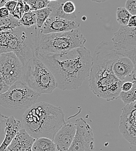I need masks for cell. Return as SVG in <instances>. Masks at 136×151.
Segmentation results:
<instances>
[{"label":"cell","mask_w":136,"mask_h":151,"mask_svg":"<svg viewBox=\"0 0 136 151\" xmlns=\"http://www.w3.org/2000/svg\"><path fill=\"white\" fill-rule=\"evenodd\" d=\"M34 141L22 127L5 151H32Z\"/></svg>","instance_id":"15"},{"label":"cell","mask_w":136,"mask_h":151,"mask_svg":"<svg viewBox=\"0 0 136 151\" xmlns=\"http://www.w3.org/2000/svg\"><path fill=\"white\" fill-rule=\"evenodd\" d=\"M21 128V123L15 117L11 116L7 117L5 122V136L0 145V151H5Z\"/></svg>","instance_id":"16"},{"label":"cell","mask_w":136,"mask_h":151,"mask_svg":"<svg viewBox=\"0 0 136 151\" xmlns=\"http://www.w3.org/2000/svg\"><path fill=\"white\" fill-rule=\"evenodd\" d=\"M61 10L63 12L70 20H74L77 18L75 13L76 6L74 3L70 0H64L61 4Z\"/></svg>","instance_id":"18"},{"label":"cell","mask_w":136,"mask_h":151,"mask_svg":"<svg viewBox=\"0 0 136 151\" xmlns=\"http://www.w3.org/2000/svg\"><path fill=\"white\" fill-rule=\"evenodd\" d=\"M7 116L0 113V145L2 142L5 136V127Z\"/></svg>","instance_id":"26"},{"label":"cell","mask_w":136,"mask_h":151,"mask_svg":"<svg viewBox=\"0 0 136 151\" xmlns=\"http://www.w3.org/2000/svg\"><path fill=\"white\" fill-rule=\"evenodd\" d=\"M32 151H57V150L53 140L47 138H39L35 139L32 146Z\"/></svg>","instance_id":"17"},{"label":"cell","mask_w":136,"mask_h":151,"mask_svg":"<svg viewBox=\"0 0 136 151\" xmlns=\"http://www.w3.org/2000/svg\"><path fill=\"white\" fill-rule=\"evenodd\" d=\"M9 87L5 83L0 73V95L5 93L9 89Z\"/></svg>","instance_id":"29"},{"label":"cell","mask_w":136,"mask_h":151,"mask_svg":"<svg viewBox=\"0 0 136 151\" xmlns=\"http://www.w3.org/2000/svg\"><path fill=\"white\" fill-rule=\"evenodd\" d=\"M17 4H18V1L12 0L6 2L4 5V7H5L8 10L11 15L15 11L16 6L17 5Z\"/></svg>","instance_id":"27"},{"label":"cell","mask_w":136,"mask_h":151,"mask_svg":"<svg viewBox=\"0 0 136 151\" xmlns=\"http://www.w3.org/2000/svg\"><path fill=\"white\" fill-rule=\"evenodd\" d=\"M119 99H120L125 105H128L136 101V81L134 83L132 88L127 92L120 91L118 96Z\"/></svg>","instance_id":"19"},{"label":"cell","mask_w":136,"mask_h":151,"mask_svg":"<svg viewBox=\"0 0 136 151\" xmlns=\"http://www.w3.org/2000/svg\"><path fill=\"white\" fill-rule=\"evenodd\" d=\"M10 13L8 10L4 6L0 8V18L5 19L9 17Z\"/></svg>","instance_id":"30"},{"label":"cell","mask_w":136,"mask_h":151,"mask_svg":"<svg viewBox=\"0 0 136 151\" xmlns=\"http://www.w3.org/2000/svg\"><path fill=\"white\" fill-rule=\"evenodd\" d=\"M119 131L131 145L136 144V102L125 105L120 116Z\"/></svg>","instance_id":"11"},{"label":"cell","mask_w":136,"mask_h":151,"mask_svg":"<svg viewBox=\"0 0 136 151\" xmlns=\"http://www.w3.org/2000/svg\"><path fill=\"white\" fill-rule=\"evenodd\" d=\"M23 4H24V13H26V12H28L30 11H31V8L30 6V5L27 4L26 2L23 1Z\"/></svg>","instance_id":"32"},{"label":"cell","mask_w":136,"mask_h":151,"mask_svg":"<svg viewBox=\"0 0 136 151\" xmlns=\"http://www.w3.org/2000/svg\"><path fill=\"white\" fill-rule=\"evenodd\" d=\"M76 132L75 124L66 122L55 134L53 139L57 151H67L70 147Z\"/></svg>","instance_id":"13"},{"label":"cell","mask_w":136,"mask_h":151,"mask_svg":"<svg viewBox=\"0 0 136 151\" xmlns=\"http://www.w3.org/2000/svg\"><path fill=\"white\" fill-rule=\"evenodd\" d=\"M125 7L131 15H136V0H127Z\"/></svg>","instance_id":"25"},{"label":"cell","mask_w":136,"mask_h":151,"mask_svg":"<svg viewBox=\"0 0 136 151\" xmlns=\"http://www.w3.org/2000/svg\"><path fill=\"white\" fill-rule=\"evenodd\" d=\"M19 22L21 26L25 27H31L36 25V15L34 11L24 13Z\"/></svg>","instance_id":"21"},{"label":"cell","mask_w":136,"mask_h":151,"mask_svg":"<svg viewBox=\"0 0 136 151\" xmlns=\"http://www.w3.org/2000/svg\"><path fill=\"white\" fill-rule=\"evenodd\" d=\"M23 66L13 52L0 55V73L5 83L11 86L21 78Z\"/></svg>","instance_id":"9"},{"label":"cell","mask_w":136,"mask_h":151,"mask_svg":"<svg viewBox=\"0 0 136 151\" xmlns=\"http://www.w3.org/2000/svg\"><path fill=\"white\" fill-rule=\"evenodd\" d=\"M112 70L117 78L124 82L126 77L136 72V65L129 58L118 55L113 63Z\"/></svg>","instance_id":"14"},{"label":"cell","mask_w":136,"mask_h":151,"mask_svg":"<svg viewBox=\"0 0 136 151\" xmlns=\"http://www.w3.org/2000/svg\"><path fill=\"white\" fill-rule=\"evenodd\" d=\"M10 1H12V0H0V8L4 6L5 4ZM15 1H18V0H15Z\"/></svg>","instance_id":"33"},{"label":"cell","mask_w":136,"mask_h":151,"mask_svg":"<svg viewBox=\"0 0 136 151\" xmlns=\"http://www.w3.org/2000/svg\"><path fill=\"white\" fill-rule=\"evenodd\" d=\"M23 1L30 5L31 11H36L46 8L49 3V2L46 0H23Z\"/></svg>","instance_id":"23"},{"label":"cell","mask_w":136,"mask_h":151,"mask_svg":"<svg viewBox=\"0 0 136 151\" xmlns=\"http://www.w3.org/2000/svg\"><path fill=\"white\" fill-rule=\"evenodd\" d=\"M76 132L67 151H93L95 148L93 132L90 125L82 117L75 120Z\"/></svg>","instance_id":"10"},{"label":"cell","mask_w":136,"mask_h":151,"mask_svg":"<svg viewBox=\"0 0 136 151\" xmlns=\"http://www.w3.org/2000/svg\"><path fill=\"white\" fill-rule=\"evenodd\" d=\"M127 26L129 27H136V15H132L129 20Z\"/></svg>","instance_id":"31"},{"label":"cell","mask_w":136,"mask_h":151,"mask_svg":"<svg viewBox=\"0 0 136 151\" xmlns=\"http://www.w3.org/2000/svg\"><path fill=\"white\" fill-rule=\"evenodd\" d=\"M49 2H52V1H59V0H46Z\"/></svg>","instance_id":"35"},{"label":"cell","mask_w":136,"mask_h":151,"mask_svg":"<svg viewBox=\"0 0 136 151\" xmlns=\"http://www.w3.org/2000/svg\"><path fill=\"white\" fill-rule=\"evenodd\" d=\"M39 96L20 79L0 95V105L8 109H27L36 103Z\"/></svg>","instance_id":"7"},{"label":"cell","mask_w":136,"mask_h":151,"mask_svg":"<svg viewBox=\"0 0 136 151\" xmlns=\"http://www.w3.org/2000/svg\"><path fill=\"white\" fill-rule=\"evenodd\" d=\"M37 57L52 72L56 88L63 91L78 89L89 77L93 57L85 47L57 54H39Z\"/></svg>","instance_id":"1"},{"label":"cell","mask_w":136,"mask_h":151,"mask_svg":"<svg viewBox=\"0 0 136 151\" xmlns=\"http://www.w3.org/2000/svg\"><path fill=\"white\" fill-rule=\"evenodd\" d=\"M136 81H126L123 82L121 86V91L122 92H127L130 91L134 84V83Z\"/></svg>","instance_id":"28"},{"label":"cell","mask_w":136,"mask_h":151,"mask_svg":"<svg viewBox=\"0 0 136 151\" xmlns=\"http://www.w3.org/2000/svg\"><path fill=\"white\" fill-rule=\"evenodd\" d=\"M39 32L36 25L0 32V55L13 52L24 66L36 55Z\"/></svg>","instance_id":"4"},{"label":"cell","mask_w":136,"mask_h":151,"mask_svg":"<svg viewBox=\"0 0 136 151\" xmlns=\"http://www.w3.org/2000/svg\"><path fill=\"white\" fill-rule=\"evenodd\" d=\"M86 38L77 29L69 32L42 34L39 32L37 52L39 54H57L85 47Z\"/></svg>","instance_id":"5"},{"label":"cell","mask_w":136,"mask_h":151,"mask_svg":"<svg viewBox=\"0 0 136 151\" xmlns=\"http://www.w3.org/2000/svg\"><path fill=\"white\" fill-rule=\"evenodd\" d=\"M80 23L75 20L60 18H49L40 29L42 34H49L69 32L77 29Z\"/></svg>","instance_id":"12"},{"label":"cell","mask_w":136,"mask_h":151,"mask_svg":"<svg viewBox=\"0 0 136 151\" xmlns=\"http://www.w3.org/2000/svg\"><path fill=\"white\" fill-rule=\"evenodd\" d=\"M136 28L120 26L111 42L118 55L129 58L136 65Z\"/></svg>","instance_id":"8"},{"label":"cell","mask_w":136,"mask_h":151,"mask_svg":"<svg viewBox=\"0 0 136 151\" xmlns=\"http://www.w3.org/2000/svg\"><path fill=\"white\" fill-rule=\"evenodd\" d=\"M20 79L39 95L51 94L56 88L54 76L36 54L23 66Z\"/></svg>","instance_id":"6"},{"label":"cell","mask_w":136,"mask_h":151,"mask_svg":"<svg viewBox=\"0 0 136 151\" xmlns=\"http://www.w3.org/2000/svg\"><path fill=\"white\" fill-rule=\"evenodd\" d=\"M65 123V114L60 107L40 102L26 109L22 116L21 125L35 139L47 138L53 140Z\"/></svg>","instance_id":"3"},{"label":"cell","mask_w":136,"mask_h":151,"mask_svg":"<svg viewBox=\"0 0 136 151\" xmlns=\"http://www.w3.org/2000/svg\"><path fill=\"white\" fill-rule=\"evenodd\" d=\"M24 14V4L23 0H18V4L15 11L11 14V15L15 19L19 20Z\"/></svg>","instance_id":"24"},{"label":"cell","mask_w":136,"mask_h":151,"mask_svg":"<svg viewBox=\"0 0 136 151\" xmlns=\"http://www.w3.org/2000/svg\"><path fill=\"white\" fill-rule=\"evenodd\" d=\"M92 1L97 2V3H102V2H104L105 1H107V0H90Z\"/></svg>","instance_id":"34"},{"label":"cell","mask_w":136,"mask_h":151,"mask_svg":"<svg viewBox=\"0 0 136 151\" xmlns=\"http://www.w3.org/2000/svg\"><path fill=\"white\" fill-rule=\"evenodd\" d=\"M36 15V26L38 29H41L45 21L49 18L51 9L48 6L46 8L34 11Z\"/></svg>","instance_id":"20"},{"label":"cell","mask_w":136,"mask_h":151,"mask_svg":"<svg viewBox=\"0 0 136 151\" xmlns=\"http://www.w3.org/2000/svg\"><path fill=\"white\" fill-rule=\"evenodd\" d=\"M94 54L89 76L90 90L98 98L107 101L117 99L123 81L117 78L112 70L113 63L118 54L111 41L101 42Z\"/></svg>","instance_id":"2"},{"label":"cell","mask_w":136,"mask_h":151,"mask_svg":"<svg viewBox=\"0 0 136 151\" xmlns=\"http://www.w3.org/2000/svg\"><path fill=\"white\" fill-rule=\"evenodd\" d=\"M116 16L117 21L120 26H127L132 15L125 8L119 7L117 9Z\"/></svg>","instance_id":"22"}]
</instances>
